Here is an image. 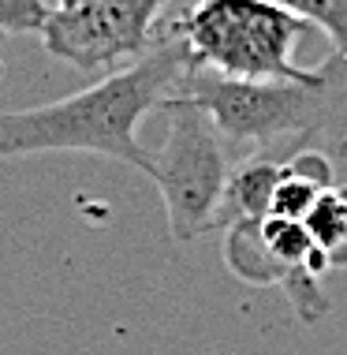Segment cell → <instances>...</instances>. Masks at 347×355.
<instances>
[{
	"label": "cell",
	"mask_w": 347,
	"mask_h": 355,
	"mask_svg": "<svg viewBox=\"0 0 347 355\" xmlns=\"http://www.w3.org/2000/svg\"><path fill=\"white\" fill-rule=\"evenodd\" d=\"M281 184V161L273 157H247L243 165L231 168L228 187H224V202H220L213 232H224L235 220H265L273 209V195Z\"/></svg>",
	"instance_id": "obj_6"
},
{
	"label": "cell",
	"mask_w": 347,
	"mask_h": 355,
	"mask_svg": "<svg viewBox=\"0 0 347 355\" xmlns=\"http://www.w3.org/2000/svg\"><path fill=\"white\" fill-rule=\"evenodd\" d=\"M262 236L269 243V251L276 254V262H284L287 270L295 266H310L317 254V243L310 236V228L303 220H287V217H265L262 220ZM314 270V266H310Z\"/></svg>",
	"instance_id": "obj_9"
},
{
	"label": "cell",
	"mask_w": 347,
	"mask_h": 355,
	"mask_svg": "<svg viewBox=\"0 0 347 355\" xmlns=\"http://www.w3.org/2000/svg\"><path fill=\"white\" fill-rule=\"evenodd\" d=\"M176 94L190 98L213 116L231 142L321 150V142L347 150V60L329 56L306 79H228V75L187 71Z\"/></svg>",
	"instance_id": "obj_2"
},
{
	"label": "cell",
	"mask_w": 347,
	"mask_h": 355,
	"mask_svg": "<svg viewBox=\"0 0 347 355\" xmlns=\"http://www.w3.org/2000/svg\"><path fill=\"white\" fill-rule=\"evenodd\" d=\"M190 71L187 49L179 37H165L131 68L112 71L109 79L67 94L60 101L37 109L0 112V161L26 157V153H101L123 165L153 172V150L139 142V123L146 112L161 109L165 98Z\"/></svg>",
	"instance_id": "obj_1"
},
{
	"label": "cell",
	"mask_w": 347,
	"mask_h": 355,
	"mask_svg": "<svg viewBox=\"0 0 347 355\" xmlns=\"http://www.w3.org/2000/svg\"><path fill=\"white\" fill-rule=\"evenodd\" d=\"M224 262L250 288H281L284 277L292 273L269 251L262 236V220H235V225L224 228Z\"/></svg>",
	"instance_id": "obj_7"
},
{
	"label": "cell",
	"mask_w": 347,
	"mask_h": 355,
	"mask_svg": "<svg viewBox=\"0 0 347 355\" xmlns=\"http://www.w3.org/2000/svg\"><path fill=\"white\" fill-rule=\"evenodd\" d=\"M303 225L310 228L317 251H325L332 270L347 266V184L325 191Z\"/></svg>",
	"instance_id": "obj_8"
},
{
	"label": "cell",
	"mask_w": 347,
	"mask_h": 355,
	"mask_svg": "<svg viewBox=\"0 0 347 355\" xmlns=\"http://www.w3.org/2000/svg\"><path fill=\"white\" fill-rule=\"evenodd\" d=\"M306 19L276 0H195L172 37L187 49L190 71H213L228 79H306L310 68L295 64V42Z\"/></svg>",
	"instance_id": "obj_3"
},
{
	"label": "cell",
	"mask_w": 347,
	"mask_h": 355,
	"mask_svg": "<svg viewBox=\"0 0 347 355\" xmlns=\"http://www.w3.org/2000/svg\"><path fill=\"white\" fill-rule=\"evenodd\" d=\"M53 8L45 0H0V37L4 34H42Z\"/></svg>",
	"instance_id": "obj_13"
},
{
	"label": "cell",
	"mask_w": 347,
	"mask_h": 355,
	"mask_svg": "<svg viewBox=\"0 0 347 355\" xmlns=\"http://www.w3.org/2000/svg\"><path fill=\"white\" fill-rule=\"evenodd\" d=\"M82 0H56V8H79Z\"/></svg>",
	"instance_id": "obj_15"
},
{
	"label": "cell",
	"mask_w": 347,
	"mask_h": 355,
	"mask_svg": "<svg viewBox=\"0 0 347 355\" xmlns=\"http://www.w3.org/2000/svg\"><path fill=\"white\" fill-rule=\"evenodd\" d=\"M168 116V131L161 150L153 153L150 180L161 191L168 217V232L179 243H190L202 232H213L220 202L228 187V153L224 135L202 105H195L183 94H172L161 105Z\"/></svg>",
	"instance_id": "obj_4"
},
{
	"label": "cell",
	"mask_w": 347,
	"mask_h": 355,
	"mask_svg": "<svg viewBox=\"0 0 347 355\" xmlns=\"http://www.w3.org/2000/svg\"><path fill=\"white\" fill-rule=\"evenodd\" d=\"M284 168L295 172L299 180H306V184L321 187V191L336 187V172H332V161L325 150H295L292 157L284 161Z\"/></svg>",
	"instance_id": "obj_14"
},
{
	"label": "cell",
	"mask_w": 347,
	"mask_h": 355,
	"mask_svg": "<svg viewBox=\"0 0 347 355\" xmlns=\"http://www.w3.org/2000/svg\"><path fill=\"white\" fill-rule=\"evenodd\" d=\"M321 195H325L321 187L306 184V180H299L295 172H287V168L281 165V184H276V195H273V209H269V217L306 220Z\"/></svg>",
	"instance_id": "obj_12"
},
{
	"label": "cell",
	"mask_w": 347,
	"mask_h": 355,
	"mask_svg": "<svg viewBox=\"0 0 347 355\" xmlns=\"http://www.w3.org/2000/svg\"><path fill=\"white\" fill-rule=\"evenodd\" d=\"M306 23H317L332 42V53L347 60V0H276Z\"/></svg>",
	"instance_id": "obj_10"
},
{
	"label": "cell",
	"mask_w": 347,
	"mask_h": 355,
	"mask_svg": "<svg viewBox=\"0 0 347 355\" xmlns=\"http://www.w3.org/2000/svg\"><path fill=\"white\" fill-rule=\"evenodd\" d=\"M165 0H82L79 8H53L42 42L49 56L79 71L142 60L153 49V23Z\"/></svg>",
	"instance_id": "obj_5"
},
{
	"label": "cell",
	"mask_w": 347,
	"mask_h": 355,
	"mask_svg": "<svg viewBox=\"0 0 347 355\" xmlns=\"http://www.w3.org/2000/svg\"><path fill=\"white\" fill-rule=\"evenodd\" d=\"M281 288L287 292V303L295 306V314L303 322H317L329 311V300H325V288H321V273L310 270V266H295V270L284 277Z\"/></svg>",
	"instance_id": "obj_11"
}]
</instances>
